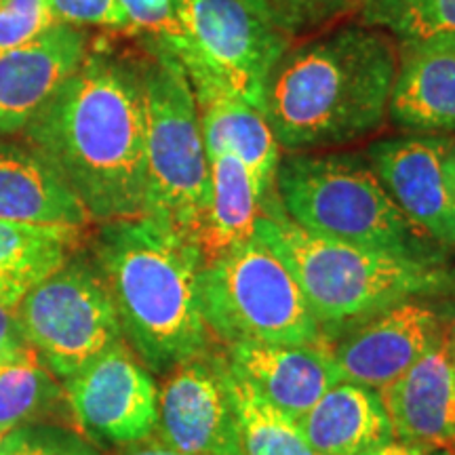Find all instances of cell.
Here are the masks:
<instances>
[{"mask_svg": "<svg viewBox=\"0 0 455 455\" xmlns=\"http://www.w3.org/2000/svg\"><path fill=\"white\" fill-rule=\"evenodd\" d=\"M445 341H447L449 356H451V361H453V365H455V312H453V316L449 318V323H447V329H445Z\"/></svg>", "mask_w": 455, "mask_h": 455, "instance_id": "34", "label": "cell"}, {"mask_svg": "<svg viewBox=\"0 0 455 455\" xmlns=\"http://www.w3.org/2000/svg\"><path fill=\"white\" fill-rule=\"evenodd\" d=\"M61 384L72 424L89 441L129 449L155 436L158 384L124 339Z\"/></svg>", "mask_w": 455, "mask_h": 455, "instance_id": "10", "label": "cell"}, {"mask_svg": "<svg viewBox=\"0 0 455 455\" xmlns=\"http://www.w3.org/2000/svg\"><path fill=\"white\" fill-rule=\"evenodd\" d=\"M57 24L100 26L112 30H131L118 0H49Z\"/></svg>", "mask_w": 455, "mask_h": 455, "instance_id": "30", "label": "cell"}, {"mask_svg": "<svg viewBox=\"0 0 455 455\" xmlns=\"http://www.w3.org/2000/svg\"><path fill=\"white\" fill-rule=\"evenodd\" d=\"M455 299H409L325 341L344 382L382 390L439 344Z\"/></svg>", "mask_w": 455, "mask_h": 455, "instance_id": "11", "label": "cell"}, {"mask_svg": "<svg viewBox=\"0 0 455 455\" xmlns=\"http://www.w3.org/2000/svg\"><path fill=\"white\" fill-rule=\"evenodd\" d=\"M0 220L84 228L87 209L51 163L30 146L0 144Z\"/></svg>", "mask_w": 455, "mask_h": 455, "instance_id": "17", "label": "cell"}, {"mask_svg": "<svg viewBox=\"0 0 455 455\" xmlns=\"http://www.w3.org/2000/svg\"><path fill=\"white\" fill-rule=\"evenodd\" d=\"M0 455H100L81 432L64 424H32L0 439Z\"/></svg>", "mask_w": 455, "mask_h": 455, "instance_id": "27", "label": "cell"}, {"mask_svg": "<svg viewBox=\"0 0 455 455\" xmlns=\"http://www.w3.org/2000/svg\"><path fill=\"white\" fill-rule=\"evenodd\" d=\"M255 236L291 270L329 341L409 299H455V264L318 238L287 218L281 201L255 221Z\"/></svg>", "mask_w": 455, "mask_h": 455, "instance_id": "4", "label": "cell"}, {"mask_svg": "<svg viewBox=\"0 0 455 455\" xmlns=\"http://www.w3.org/2000/svg\"><path fill=\"white\" fill-rule=\"evenodd\" d=\"M36 356L15 310L0 306V367Z\"/></svg>", "mask_w": 455, "mask_h": 455, "instance_id": "31", "label": "cell"}, {"mask_svg": "<svg viewBox=\"0 0 455 455\" xmlns=\"http://www.w3.org/2000/svg\"><path fill=\"white\" fill-rule=\"evenodd\" d=\"M224 346L188 358L158 386V443L186 455H244Z\"/></svg>", "mask_w": 455, "mask_h": 455, "instance_id": "12", "label": "cell"}, {"mask_svg": "<svg viewBox=\"0 0 455 455\" xmlns=\"http://www.w3.org/2000/svg\"><path fill=\"white\" fill-rule=\"evenodd\" d=\"M196 106L207 155H232L244 164L258 192L261 213L276 198L275 178L281 161V146L266 114L226 95L196 100Z\"/></svg>", "mask_w": 455, "mask_h": 455, "instance_id": "19", "label": "cell"}, {"mask_svg": "<svg viewBox=\"0 0 455 455\" xmlns=\"http://www.w3.org/2000/svg\"><path fill=\"white\" fill-rule=\"evenodd\" d=\"M228 367L261 398L298 422L325 392L341 382L327 344H241L224 346Z\"/></svg>", "mask_w": 455, "mask_h": 455, "instance_id": "15", "label": "cell"}, {"mask_svg": "<svg viewBox=\"0 0 455 455\" xmlns=\"http://www.w3.org/2000/svg\"><path fill=\"white\" fill-rule=\"evenodd\" d=\"M379 396L395 439L455 445V365L445 335Z\"/></svg>", "mask_w": 455, "mask_h": 455, "instance_id": "16", "label": "cell"}, {"mask_svg": "<svg viewBox=\"0 0 455 455\" xmlns=\"http://www.w3.org/2000/svg\"><path fill=\"white\" fill-rule=\"evenodd\" d=\"M363 455H455V445H432V443L390 439L369 449Z\"/></svg>", "mask_w": 455, "mask_h": 455, "instance_id": "32", "label": "cell"}, {"mask_svg": "<svg viewBox=\"0 0 455 455\" xmlns=\"http://www.w3.org/2000/svg\"><path fill=\"white\" fill-rule=\"evenodd\" d=\"M87 55V34L68 24L0 53V133L24 131Z\"/></svg>", "mask_w": 455, "mask_h": 455, "instance_id": "14", "label": "cell"}, {"mask_svg": "<svg viewBox=\"0 0 455 455\" xmlns=\"http://www.w3.org/2000/svg\"><path fill=\"white\" fill-rule=\"evenodd\" d=\"M275 190L284 215L318 238L411 258H449L398 209L367 158L355 152H291L278 161Z\"/></svg>", "mask_w": 455, "mask_h": 455, "instance_id": "5", "label": "cell"}, {"mask_svg": "<svg viewBox=\"0 0 455 455\" xmlns=\"http://www.w3.org/2000/svg\"><path fill=\"white\" fill-rule=\"evenodd\" d=\"M361 20L401 47H455V0H358Z\"/></svg>", "mask_w": 455, "mask_h": 455, "instance_id": "25", "label": "cell"}, {"mask_svg": "<svg viewBox=\"0 0 455 455\" xmlns=\"http://www.w3.org/2000/svg\"><path fill=\"white\" fill-rule=\"evenodd\" d=\"M298 424L321 455H363L395 439L379 392L344 379L318 398Z\"/></svg>", "mask_w": 455, "mask_h": 455, "instance_id": "20", "label": "cell"}, {"mask_svg": "<svg viewBox=\"0 0 455 455\" xmlns=\"http://www.w3.org/2000/svg\"><path fill=\"white\" fill-rule=\"evenodd\" d=\"M447 175H449V181H451V188L455 192V141H453L451 150H449V156H447Z\"/></svg>", "mask_w": 455, "mask_h": 455, "instance_id": "35", "label": "cell"}, {"mask_svg": "<svg viewBox=\"0 0 455 455\" xmlns=\"http://www.w3.org/2000/svg\"><path fill=\"white\" fill-rule=\"evenodd\" d=\"M180 34L164 49L184 68L196 100L226 95L264 112L270 74L291 38L243 0H180Z\"/></svg>", "mask_w": 455, "mask_h": 455, "instance_id": "8", "label": "cell"}, {"mask_svg": "<svg viewBox=\"0 0 455 455\" xmlns=\"http://www.w3.org/2000/svg\"><path fill=\"white\" fill-rule=\"evenodd\" d=\"M453 140L401 135L373 141L365 158L392 201L445 251H455V192L447 175Z\"/></svg>", "mask_w": 455, "mask_h": 455, "instance_id": "13", "label": "cell"}, {"mask_svg": "<svg viewBox=\"0 0 455 455\" xmlns=\"http://www.w3.org/2000/svg\"><path fill=\"white\" fill-rule=\"evenodd\" d=\"M24 131L91 221L144 215V61L93 51Z\"/></svg>", "mask_w": 455, "mask_h": 455, "instance_id": "1", "label": "cell"}, {"mask_svg": "<svg viewBox=\"0 0 455 455\" xmlns=\"http://www.w3.org/2000/svg\"><path fill=\"white\" fill-rule=\"evenodd\" d=\"M255 15L264 17L284 36L318 30L350 11L356 0H243Z\"/></svg>", "mask_w": 455, "mask_h": 455, "instance_id": "26", "label": "cell"}, {"mask_svg": "<svg viewBox=\"0 0 455 455\" xmlns=\"http://www.w3.org/2000/svg\"><path fill=\"white\" fill-rule=\"evenodd\" d=\"M123 455H186V453L175 451V449L163 445V443L158 441H146L135 447H129Z\"/></svg>", "mask_w": 455, "mask_h": 455, "instance_id": "33", "label": "cell"}, {"mask_svg": "<svg viewBox=\"0 0 455 455\" xmlns=\"http://www.w3.org/2000/svg\"><path fill=\"white\" fill-rule=\"evenodd\" d=\"M91 258L112 295L123 339L152 375L218 344L201 310L198 243L141 215L101 224Z\"/></svg>", "mask_w": 455, "mask_h": 455, "instance_id": "3", "label": "cell"}, {"mask_svg": "<svg viewBox=\"0 0 455 455\" xmlns=\"http://www.w3.org/2000/svg\"><path fill=\"white\" fill-rule=\"evenodd\" d=\"M129 28L148 36L150 44H167L180 34V0H118Z\"/></svg>", "mask_w": 455, "mask_h": 455, "instance_id": "29", "label": "cell"}, {"mask_svg": "<svg viewBox=\"0 0 455 455\" xmlns=\"http://www.w3.org/2000/svg\"><path fill=\"white\" fill-rule=\"evenodd\" d=\"M41 363L60 382L123 339L112 295L93 258L72 255L15 308Z\"/></svg>", "mask_w": 455, "mask_h": 455, "instance_id": "9", "label": "cell"}, {"mask_svg": "<svg viewBox=\"0 0 455 455\" xmlns=\"http://www.w3.org/2000/svg\"><path fill=\"white\" fill-rule=\"evenodd\" d=\"M388 118L411 133H453L455 47H401Z\"/></svg>", "mask_w": 455, "mask_h": 455, "instance_id": "18", "label": "cell"}, {"mask_svg": "<svg viewBox=\"0 0 455 455\" xmlns=\"http://www.w3.org/2000/svg\"><path fill=\"white\" fill-rule=\"evenodd\" d=\"M226 378L244 455H321L293 418L261 398L230 367Z\"/></svg>", "mask_w": 455, "mask_h": 455, "instance_id": "24", "label": "cell"}, {"mask_svg": "<svg viewBox=\"0 0 455 455\" xmlns=\"http://www.w3.org/2000/svg\"><path fill=\"white\" fill-rule=\"evenodd\" d=\"M55 24L49 0H4L0 3V53L34 41Z\"/></svg>", "mask_w": 455, "mask_h": 455, "instance_id": "28", "label": "cell"}, {"mask_svg": "<svg viewBox=\"0 0 455 455\" xmlns=\"http://www.w3.org/2000/svg\"><path fill=\"white\" fill-rule=\"evenodd\" d=\"M209 164L212 204L198 243L204 264L249 241L255 235V221L259 218V198L244 164L232 155L209 156Z\"/></svg>", "mask_w": 455, "mask_h": 455, "instance_id": "22", "label": "cell"}, {"mask_svg": "<svg viewBox=\"0 0 455 455\" xmlns=\"http://www.w3.org/2000/svg\"><path fill=\"white\" fill-rule=\"evenodd\" d=\"M83 235L84 228L0 220V306L15 310L36 284L72 258Z\"/></svg>", "mask_w": 455, "mask_h": 455, "instance_id": "21", "label": "cell"}, {"mask_svg": "<svg viewBox=\"0 0 455 455\" xmlns=\"http://www.w3.org/2000/svg\"><path fill=\"white\" fill-rule=\"evenodd\" d=\"M198 293L204 325L221 346L325 341L291 270L255 235L203 266Z\"/></svg>", "mask_w": 455, "mask_h": 455, "instance_id": "7", "label": "cell"}, {"mask_svg": "<svg viewBox=\"0 0 455 455\" xmlns=\"http://www.w3.org/2000/svg\"><path fill=\"white\" fill-rule=\"evenodd\" d=\"M146 218L201 243L212 204V164L190 78L164 49L144 61Z\"/></svg>", "mask_w": 455, "mask_h": 455, "instance_id": "6", "label": "cell"}, {"mask_svg": "<svg viewBox=\"0 0 455 455\" xmlns=\"http://www.w3.org/2000/svg\"><path fill=\"white\" fill-rule=\"evenodd\" d=\"M72 424L64 384L41 358L0 367V439L32 424Z\"/></svg>", "mask_w": 455, "mask_h": 455, "instance_id": "23", "label": "cell"}, {"mask_svg": "<svg viewBox=\"0 0 455 455\" xmlns=\"http://www.w3.org/2000/svg\"><path fill=\"white\" fill-rule=\"evenodd\" d=\"M398 51L388 34L341 26L287 51L270 74L266 121L289 152L344 146L388 116Z\"/></svg>", "mask_w": 455, "mask_h": 455, "instance_id": "2", "label": "cell"}, {"mask_svg": "<svg viewBox=\"0 0 455 455\" xmlns=\"http://www.w3.org/2000/svg\"><path fill=\"white\" fill-rule=\"evenodd\" d=\"M0 3H4V0H0Z\"/></svg>", "mask_w": 455, "mask_h": 455, "instance_id": "36", "label": "cell"}]
</instances>
